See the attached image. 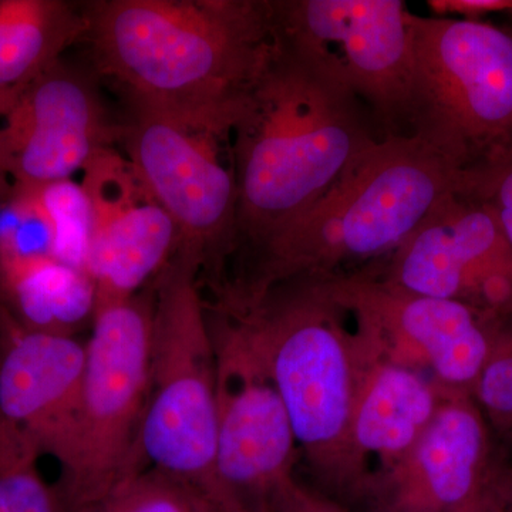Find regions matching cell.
Wrapping results in <instances>:
<instances>
[{
	"label": "cell",
	"mask_w": 512,
	"mask_h": 512,
	"mask_svg": "<svg viewBox=\"0 0 512 512\" xmlns=\"http://www.w3.org/2000/svg\"><path fill=\"white\" fill-rule=\"evenodd\" d=\"M258 508H264L268 512H352L335 501L311 493L295 480L286 484Z\"/></svg>",
	"instance_id": "cell-25"
},
{
	"label": "cell",
	"mask_w": 512,
	"mask_h": 512,
	"mask_svg": "<svg viewBox=\"0 0 512 512\" xmlns=\"http://www.w3.org/2000/svg\"><path fill=\"white\" fill-rule=\"evenodd\" d=\"M491 427L468 394L446 393L403 463L370 495L373 512H474L493 495Z\"/></svg>",
	"instance_id": "cell-15"
},
{
	"label": "cell",
	"mask_w": 512,
	"mask_h": 512,
	"mask_svg": "<svg viewBox=\"0 0 512 512\" xmlns=\"http://www.w3.org/2000/svg\"><path fill=\"white\" fill-rule=\"evenodd\" d=\"M86 32L84 6L66 0H0V93L32 82Z\"/></svg>",
	"instance_id": "cell-19"
},
{
	"label": "cell",
	"mask_w": 512,
	"mask_h": 512,
	"mask_svg": "<svg viewBox=\"0 0 512 512\" xmlns=\"http://www.w3.org/2000/svg\"><path fill=\"white\" fill-rule=\"evenodd\" d=\"M217 359L215 474L227 512H251L291 483L299 457L291 419L244 330L207 305Z\"/></svg>",
	"instance_id": "cell-10"
},
{
	"label": "cell",
	"mask_w": 512,
	"mask_h": 512,
	"mask_svg": "<svg viewBox=\"0 0 512 512\" xmlns=\"http://www.w3.org/2000/svg\"><path fill=\"white\" fill-rule=\"evenodd\" d=\"M84 362L86 342L22 328L0 309V429L60 470L72 450Z\"/></svg>",
	"instance_id": "cell-16"
},
{
	"label": "cell",
	"mask_w": 512,
	"mask_h": 512,
	"mask_svg": "<svg viewBox=\"0 0 512 512\" xmlns=\"http://www.w3.org/2000/svg\"><path fill=\"white\" fill-rule=\"evenodd\" d=\"M153 318V285L94 309L72 450L57 481L72 512H93L131 474L147 397Z\"/></svg>",
	"instance_id": "cell-8"
},
{
	"label": "cell",
	"mask_w": 512,
	"mask_h": 512,
	"mask_svg": "<svg viewBox=\"0 0 512 512\" xmlns=\"http://www.w3.org/2000/svg\"><path fill=\"white\" fill-rule=\"evenodd\" d=\"M146 404L131 460L183 480L225 510L217 474V359L195 266L174 254L153 281Z\"/></svg>",
	"instance_id": "cell-5"
},
{
	"label": "cell",
	"mask_w": 512,
	"mask_h": 512,
	"mask_svg": "<svg viewBox=\"0 0 512 512\" xmlns=\"http://www.w3.org/2000/svg\"><path fill=\"white\" fill-rule=\"evenodd\" d=\"M15 190L28 195L45 222L50 254L64 264L86 272L92 212L82 184L63 180Z\"/></svg>",
	"instance_id": "cell-20"
},
{
	"label": "cell",
	"mask_w": 512,
	"mask_h": 512,
	"mask_svg": "<svg viewBox=\"0 0 512 512\" xmlns=\"http://www.w3.org/2000/svg\"><path fill=\"white\" fill-rule=\"evenodd\" d=\"M431 16L481 20L491 13H512V0H427Z\"/></svg>",
	"instance_id": "cell-26"
},
{
	"label": "cell",
	"mask_w": 512,
	"mask_h": 512,
	"mask_svg": "<svg viewBox=\"0 0 512 512\" xmlns=\"http://www.w3.org/2000/svg\"><path fill=\"white\" fill-rule=\"evenodd\" d=\"M494 497L501 512H512V468L498 466L494 480Z\"/></svg>",
	"instance_id": "cell-28"
},
{
	"label": "cell",
	"mask_w": 512,
	"mask_h": 512,
	"mask_svg": "<svg viewBox=\"0 0 512 512\" xmlns=\"http://www.w3.org/2000/svg\"><path fill=\"white\" fill-rule=\"evenodd\" d=\"M22 89L23 86H20L18 89L0 93V123H2L3 117L8 114L10 107L13 106L16 99H18L20 90ZM12 194L13 181L8 173V168H6L5 160H3L2 146H0V205L8 201L9 198L12 197Z\"/></svg>",
	"instance_id": "cell-27"
},
{
	"label": "cell",
	"mask_w": 512,
	"mask_h": 512,
	"mask_svg": "<svg viewBox=\"0 0 512 512\" xmlns=\"http://www.w3.org/2000/svg\"><path fill=\"white\" fill-rule=\"evenodd\" d=\"M120 120L106 109L92 76L64 59L20 90L0 123L13 188L73 180L104 148L119 146Z\"/></svg>",
	"instance_id": "cell-13"
},
{
	"label": "cell",
	"mask_w": 512,
	"mask_h": 512,
	"mask_svg": "<svg viewBox=\"0 0 512 512\" xmlns=\"http://www.w3.org/2000/svg\"><path fill=\"white\" fill-rule=\"evenodd\" d=\"M322 282L372 323L390 356L426 373L444 392L473 396L497 319L461 302L403 291L369 271Z\"/></svg>",
	"instance_id": "cell-12"
},
{
	"label": "cell",
	"mask_w": 512,
	"mask_h": 512,
	"mask_svg": "<svg viewBox=\"0 0 512 512\" xmlns=\"http://www.w3.org/2000/svg\"><path fill=\"white\" fill-rule=\"evenodd\" d=\"M251 512H268V511H265L264 508H256V510L251 511Z\"/></svg>",
	"instance_id": "cell-30"
},
{
	"label": "cell",
	"mask_w": 512,
	"mask_h": 512,
	"mask_svg": "<svg viewBox=\"0 0 512 512\" xmlns=\"http://www.w3.org/2000/svg\"><path fill=\"white\" fill-rule=\"evenodd\" d=\"M473 399L491 429L512 444V316L497 322L493 350Z\"/></svg>",
	"instance_id": "cell-23"
},
{
	"label": "cell",
	"mask_w": 512,
	"mask_h": 512,
	"mask_svg": "<svg viewBox=\"0 0 512 512\" xmlns=\"http://www.w3.org/2000/svg\"><path fill=\"white\" fill-rule=\"evenodd\" d=\"M403 291L512 316V245L493 212L468 192L448 195L380 268Z\"/></svg>",
	"instance_id": "cell-11"
},
{
	"label": "cell",
	"mask_w": 512,
	"mask_h": 512,
	"mask_svg": "<svg viewBox=\"0 0 512 512\" xmlns=\"http://www.w3.org/2000/svg\"><path fill=\"white\" fill-rule=\"evenodd\" d=\"M93 512H222L197 488L143 468L120 481Z\"/></svg>",
	"instance_id": "cell-22"
},
{
	"label": "cell",
	"mask_w": 512,
	"mask_h": 512,
	"mask_svg": "<svg viewBox=\"0 0 512 512\" xmlns=\"http://www.w3.org/2000/svg\"><path fill=\"white\" fill-rule=\"evenodd\" d=\"M511 15H512V13H511Z\"/></svg>",
	"instance_id": "cell-31"
},
{
	"label": "cell",
	"mask_w": 512,
	"mask_h": 512,
	"mask_svg": "<svg viewBox=\"0 0 512 512\" xmlns=\"http://www.w3.org/2000/svg\"><path fill=\"white\" fill-rule=\"evenodd\" d=\"M446 393L382 346L350 423L342 494L369 500L416 446Z\"/></svg>",
	"instance_id": "cell-17"
},
{
	"label": "cell",
	"mask_w": 512,
	"mask_h": 512,
	"mask_svg": "<svg viewBox=\"0 0 512 512\" xmlns=\"http://www.w3.org/2000/svg\"><path fill=\"white\" fill-rule=\"evenodd\" d=\"M96 72L127 103L237 124L278 52L269 0H97L84 5Z\"/></svg>",
	"instance_id": "cell-1"
},
{
	"label": "cell",
	"mask_w": 512,
	"mask_h": 512,
	"mask_svg": "<svg viewBox=\"0 0 512 512\" xmlns=\"http://www.w3.org/2000/svg\"><path fill=\"white\" fill-rule=\"evenodd\" d=\"M80 184L92 212L86 272L96 286V305L131 298L173 258L177 228L117 147L99 151Z\"/></svg>",
	"instance_id": "cell-14"
},
{
	"label": "cell",
	"mask_w": 512,
	"mask_h": 512,
	"mask_svg": "<svg viewBox=\"0 0 512 512\" xmlns=\"http://www.w3.org/2000/svg\"><path fill=\"white\" fill-rule=\"evenodd\" d=\"M474 512H501L500 507H498L497 501H495L494 491L493 495H491L490 500H488L487 503L483 505V507L478 508V510Z\"/></svg>",
	"instance_id": "cell-29"
},
{
	"label": "cell",
	"mask_w": 512,
	"mask_h": 512,
	"mask_svg": "<svg viewBox=\"0 0 512 512\" xmlns=\"http://www.w3.org/2000/svg\"><path fill=\"white\" fill-rule=\"evenodd\" d=\"M0 309L22 328L76 336L92 326V278L45 252L0 251Z\"/></svg>",
	"instance_id": "cell-18"
},
{
	"label": "cell",
	"mask_w": 512,
	"mask_h": 512,
	"mask_svg": "<svg viewBox=\"0 0 512 512\" xmlns=\"http://www.w3.org/2000/svg\"><path fill=\"white\" fill-rule=\"evenodd\" d=\"M232 123H201L127 103L119 150L170 215L175 254L217 292L238 249V168Z\"/></svg>",
	"instance_id": "cell-6"
},
{
	"label": "cell",
	"mask_w": 512,
	"mask_h": 512,
	"mask_svg": "<svg viewBox=\"0 0 512 512\" xmlns=\"http://www.w3.org/2000/svg\"><path fill=\"white\" fill-rule=\"evenodd\" d=\"M383 137L362 101L279 45L235 126L234 261L244 264L299 220Z\"/></svg>",
	"instance_id": "cell-2"
},
{
	"label": "cell",
	"mask_w": 512,
	"mask_h": 512,
	"mask_svg": "<svg viewBox=\"0 0 512 512\" xmlns=\"http://www.w3.org/2000/svg\"><path fill=\"white\" fill-rule=\"evenodd\" d=\"M463 175L421 134H389L227 284L258 289L380 268L444 198L460 190Z\"/></svg>",
	"instance_id": "cell-4"
},
{
	"label": "cell",
	"mask_w": 512,
	"mask_h": 512,
	"mask_svg": "<svg viewBox=\"0 0 512 512\" xmlns=\"http://www.w3.org/2000/svg\"><path fill=\"white\" fill-rule=\"evenodd\" d=\"M461 190L490 208L512 245V148L466 171Z\"/></svg>",
	"instance_id": "cell-24"
},
{
	"label": "cell",
	"mask_w": 512,
	"mask_h": 512,
	"mask_svg": "<svg viewBox=\"0 0 512 512\" xmlns=\"http://www.w3.org/2000/svg\"><path fill=\"white\" fill-rule=\"evenodd\" d=\"M410 133L436 144L461 170L512 148V33L483 20L410 12Z\"/></svg>",
	"instance_id": "cell-7"
},
{
	"label": "cell",
	"mask_w": 512,
	"mask_h": 512,
	"mask_svg": "<svg viewBox=\"0 0 512 512\" xmlns=\"http://www.w3.org/2000/svg\"><path fill=\"white\" fill-rule=\"evenodd\" d=\"M39 458L28 441L0 429V512H72L59 484L40 474Z\"/></svg>",
	"instance_id": "cell-21"
},
{
	"label": "cell",
	"mask_w": 512,
	"mask_h": 512,
	"mask_svg": "<svg viewBox=\"0 0 512 512\" xmlns=\"http://www.w3.org/2000/svg\"><path fill=\"white\" fill-rule=\"evenodd\" d=\"M211 306L244 330L281 393L299 454L342 493L350 423L382 350L369 320L309 279L227 288Z\"/></svg>",
	"instance_id": "cell-3"
},
{
	"label": "cell",
	"mask_w": 512,
	"mask_h": 512,
	"mask_svg": "<svg viewBox=\"0 0 512 512\" xmlns=\"http://www.w3.org/2000/svg\"><path fill=\"white\" fill-rule=\"evenodd\" d=\"M279 45L362 101L386 136L410 134L413 47L403 0H269Z\"/></svg>",
	"instance_id": "cell-9"
}]
</instances>
